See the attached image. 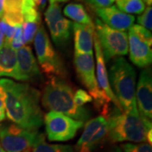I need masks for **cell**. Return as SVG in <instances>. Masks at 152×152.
Instances as JSON below:
<instances>
[{
	"label": "cell",
	"mask_w": 152,
	"mask_h": 152,
	"mask_svg": "<svg viewBox=\"0 0 152 152\" xmlns=\"http://www.w3.org/2000/svg\"><path fill=\"white\" fill-rule=\"evenodd\" d=\"M0 97L5 116L12 124L26 129L38 130L43 124L41 92L29 84L0 79Z\"/></svg>",
	"instance_id": "6da1fadb"
},
{
	"label": "cell",
	"mask_w": 152,
	"mask_h": 152,
	"mask_svg": "<svg viewBox=\"0 0 152 152\" xmlns=\"http://www.w3.org/2000/svg\"><path fill=\"white\" fill-rule=\"evenodd\" d=\"M74 89L67 82L58 78L51 79L44 87L41 102L44 108L68 116L73 119L85 123L91 113L85 107H78L74 102Z\"/></svg>",
	"instance_id": "7a4b0ae2"
},
{
	"label": "cell",
	"mask_w": 152,
	"mask_h": 152,
	"mask_svg": "<svg viewBox=\"0 0 152 152\" xmlns=\"http://www.w3.org/2000/svg\"><path fill=\"white\" fill-rule=\"evenodd\" d=\"M109 83L125 113H139L135 99L136 73L127 60L116 58L109 69Z\"/></svg>",
	"instance_id": "3957f363"
},
{
	"label": "cell",
	"mask_w": 152,
	"mask_h": 152,
	"mask_svg": "<svg viewBox=\"0 0 152 152\" xmlns=\"http://www.w3.org/2000/svg\"><path fill=\"white\" fill-rule=\"evenodd\" d=\"M109 140L113 143H147L152 125L147 124L139 113H125L118 109L107 118Z\"/></svg>",
	"instance_id": "277c9868"
},
{
	"label": "cell",
	"mask_w": 152,
	"mask_h": 152,
	"mask_svg": "<svg viewBox=\"0 0 152 152\" xmlns=\"http://www.w3.org/2000/svg\"><path fill=\"white\" fill-rule=\"evenodd\" d=\"M74 65L79 80L89 91L90 96L95 101L96 107L102 112V116L107 118L109 115L108 105L111 101L98 86L96 77L95 75V62L93 53H75Z\"/></svg>",
	"instance_id": "5b68a950"
},
{
	"label": "cell",
	"mask_w": 152,
	"mask_h": 152,
	"mask_svg": "<svg viewBox=\"0 0 152 152\" xmlns=\"http://www.w3.org/2000/svg\"><path fill=\"white\" fill-rule=\"evenodd\" d=\"M34 48L37 58V64L41 70L49 79L64 77L65 68L57 54L48 35L44 26L41 24L34 37Z\"/></svg>",
	"instance_id": "8992f818"
},
{
	"label": "cell",
	"mask_w": 152,
	"mask_h": 152,
	"mask_svg": "<svg viewBox=\"0 0 152 152\" xmlns=\"http://www.w3.org/2000/svg\"><path fill=\"white\" fill-rule=\"evenodd\" d=\"M95 30L105 62L128 54V34L108 27L99 19L96 20Z\"/></svg>",
	"instance_id": "52a82bcc"
},
{
	"label": "cell",
	"mask_w": 152,
	"mask_h": 152,
	"mask_svg": "<svg viewBox=\"0 0 152 152\" xmlns=\"http://www.w3.org/2000/svg\"><path fill=\"white\" fill-rule=\"evenodd\" d=\"M41 134L15 124L0 125V145L5 152H24L31 149Z\"/></svg>",
	"instance_id": "ba28073f"
},
{
	"label": "cell",
	"mask_w": 152,
	"mask_h": 152,
	"mask_svg": "<svg viewBox=\"0 0 152 152\" xmlns=\"http://www.w3.org/2000/svg\"><path fill=\"white\" fill-rule=\"evenodd\" d=\"M47 136L50 141L65 142L75 137L84 126L81 121L73 119L64 114L49 112L43 117Z\"/></svg>",
	"instance_id": "9c48e42d"
},
{
	"label": "cell",
	"mask_w": 152,
	"mask_h": 152,
	"mask_svg": "<svg viewBox=\"0 0 152 152\" xmlns=\"http://www.w3.org/2000/svg\"><path fill=\"white\" fill-rule=\"evenodd\" d=\"M107 120L103 116L88 120L80 138L76 143L77 152H93L107 137Z\"/></svg>",
	"instance_id": "30bf717a"
},
{
	"label": "cell",
	"mask_w": 152,
	"mask_h": 152,
	"mask_svg": "<svg viewBox=\"0 0 152 152\" xmlns=\"http://www.w3.org/2000/svg\"><path fill=\"white\" fill-rule=\"evenodd\" d=\"M45 20L56 45L63 46L70 37L72 22L63 15L58 4H52L45 12Z\"/></svg>",
	"instance_id": "8fae6325"
},
{
	"label": "cell",
	"mask_w": 152,
	"mask_h": 152,
	"mask_svg": "<svg viewBox=\"0 0 152 152\" xmlns=\"http://www.w3.org/2000/svg\"><path fill=\"white\" fill-rule=\"evenodd\" d=\"M136 105L140 118L147 124L152 125V75L151 68L140 73L135 92Z\"/></svg>",
	"instance_id": "7c38bea8"
},
{
	"label": "cell",
	"mask_w": 152,
	"mask_h": 152,
	"mask_svg": "<svg viewBox=\"0 0 152 152\" xmlns=\"http://www.w3.org/2000/svg\"><path fill=\"white\" fill-rule=\"evenodd\" d=\"M18 81H30L41 76L37 62L30 46H24L16 51Z\"/></svg>",
	"instance_id": "4fadbf2b"
},
{
	"label": "cell",
	"mask_w": 152,
	"mask_h": 152,
	"mask_svg": "<svg viewBox=\"0 0 152 152\" xmlns=\"http://www.w3.org/2000/svg\"><path fill=\"white\" fill-rule=\"evenodd\" d=\"M96 14L106 26L120 31L129 30L135 20L134 15L126 14L114 5L96 10Z\"/></svg>",
	"instance_id": "5bb4252c"
},
{
	"label": "cell",
	"mask_w": 152,
	"mask_h": 152,
	"mask_svg": "<svg viewBox=\"0 0 152 152\" xmlns=\"http://www.w3.org/2000/svg\"><path fill=\"white\" fill-rule=\"evenodd\" d=\"M129 52L131 62L140 68H148L151 64V45L137 37L130 30L128 37Z\"/></svg>",
	"instance_id": "9a60e30c"
},
{
	"label": "cell",
	"mask_w": 152,
	"mask_h": 152,
	"mask_svg": "<svg viewBox=\"0 0 152 152\" xmlns=\"http://www.w3.org/2000/svg\"><path fill=\"white\" fill-rule=\"evenodd\" d=\"M94 45H95V51H96V81L100 90H102L107 97L110 99L111 102H113L117 108L122 112V109L119 103L117 100L116 96H114L113 92L112 91V88L110 86L108 79V74L107 71L106 62L104 60L103 54L101 49V46L99 44L96 35H94Z\"/></svg>",
	"instance_id": "2e32d148"
},
{
	"label": "cell",
	"mask_w": 152,
	"mask_h": 152,
	"mask_svg": "<svg viewBox=\"0 0 152 152\" xmlns=\"http://www.w3.org/2000/svg\"><path fill=\"white\" fill-rule=\"evenodd\" d=\"M72 26L75 38V53H93L95 25L86 26L78 23H74Z\"/></svg>",
	"instance_id": "e0dca14e"
},
{
	"label": "cell",
	"mask_w": 152,
	"mask_h": 152,
	"mask_svg": "<svg viewBox=\"0 0 152 152\" xmlns=\"http://www.w3.org/2000/svg\"><path fill=\"white\" fill-rule=\"evenodd\" d=\"M0 77L18 78L16 51L7 44L0 49Z\"/></svg>",
	"instance_id": "ac0fdd59"
},
{
	"label": "cell",
	"mask_w": 152,
	"mask_h": 152,
	"mask_svg": "<svg viewBox=\"0 0 152 152\" xmlns=\"http://www.w3.org/2000/svg\"><path fill=\"white\" fill-rule=\"evenodd\" d=\"M21 4L22 0H4V15L2 19L6 24L14 26L23 24Z\"/></svg>",
	"instance_id": "d6986e66"
},
{
	"label": "cell",
	"mask_w": 152,
	"mask_h": 152,
	"mask_svg": "<svg viewBox=\"0 0 152 152\" xmlns=\"http://www.w3.org/2000/svg\"><path fill=\"white\" fill-rule=\"evenodd\" d=\"M64 15L73 20L75 23L86 25V26H92L94 25L91 18L88 15L85 7L81 4L71 3L65 6L64 10Z\"/></svg>",
	"instance_id": "ffe728a7"
},
{
	"label": "cell",
	"mask_w": 152,
	"mask_h": 152,
	"mask_svg": "<svg viewBox=\"0 0 152 152\" xmlns=\"http://www.w3.org/2000/svg\"><path fill=\"white\" fill-rule=\"evenodd\" d=\"M21 15L23 22L41 24V13L36 0H22Z\"/></svg>",
	"instance_id": "44dd1931"
},
{
	"label": "cell",
	"mask_w": 152,
	"mask_h": 152,
	"mask_svg": "<svg viewBox=\"0 0 152 152\" xmlns=\"http://www.w3.org/2000/svg\"><path fill=\"white\" fill-rule=\"evenodd\" d=\"M31 152H75V151L69 145L48 144L45 140L43 134H41L37 141L31 147Z\"/></svg>",
	"instance_id": "7402d4cb"
},
{
	"label": "cell",
	"mask_w": 152,
	"mask_h": 152,
	"mask_svg": "<svg viewBox=\"0 0 152 152\" xmlns=\"http://www.w3.org/2000/svg\"><path fill=\"white\" fill-rule=\"evenodd\" d=\"M117 7L126 14H142L146 5L143 0H115Z\"/></svg>",
	"instance_id": "603a6c76"
},
{
	"label": "cell",
	"mask_w": 152,
	"mask_h": 152,
	"mask_svg": "<svg viewBox=\"0 0 152 152\" xmlns=\"http://www.w3.org/2000/svg\"><path fill=\"white\" fill-rule=\"evenodd\" d=\"M41 24L38 23H30V22H23V37L25 43L31 44L34 40L36 33Z\"/></svg>",
	"instance_id": "cb8c5ba5"
},
{
	"label": "cell",
	"mask_w": 152,
	"mask_h": 152,
	"mask_svg": "<svg viewBox=\"0 0 152 152\" xmlns=\"http://www.w3.org/2000/svg\"><path fill=\"white\" fill-rule=\"evenodd\" d=\"M121 147L124 152H152L151 145L146 142L140 144L126 143L123 144Z\"/></svg>",
	"instance_id": "d4e9b609"
},
{
	"label": "cell",
	"mask_w": 152,
	"mask_h": 152,
	"mask_svg": "<svg viewBox=\"0 0 152 152\" xmlns=\"http://www.w3.org/2000/svg\"><path fill=\"white\" fill-rule=\"evenodd\" d=\"M139 26L145 28L148 31L152 29V8L151 6H147L145 10L137 19Z\"/></svg>",
	"instance_id": "484cf974"
},
{
	"label": "cell",
	"mask_w": 152,
	"mask_h": 152,
	"mask_svg": "<svg viewBox=\"0 0 152 152\" xmlns=\"http://www.w3.org/2000/svg\"><path fill=\"white\" fill-rule=\"evenodd\" d=\"M25 44L26 43L24 42V37H23V27H22V25H19L15 28V35L13 37V39L11 41L10 46L14 50L17 51V50L23 48L25 46Z\"/></svg>",
	"instance_id": "4316f807"
},
{
	"label": "cell",
	"mask_w": 152,
	"mask_h": 152,
	"mask_svg": "<svg viewBox=\"0 0 152 152\" xmlns=\"http://www.w3.org/2000/svg\"><path fill=\"white\" fill-rule=\"evenodd\" d=\"M93 101L92 97L90 96V94L82 90H77L76 92L75 93V96H74V102L75 105L78 107H84V106L86 104L89 103V102H91Z\"/></svg>",
	"instance_id": "83f0119b"
},
{
	"label": "cell",
	"mask_w": 152,
	"mask_h": 152,
	"mask_svg": "<svg viewBox=\"0 0 152 152\" xmlns=\"http://www.w3.org/2000/svg\"><path fill=\"white\" fill-rule=\"evenodd\" d=\"M132 32H134L137 37L144 40L145 42H146L147 43L152 45V36L151 32L150 31L146 30L145 28L142 27L139 25H133L130 28H129Z\"/></svg>",
	"instance_id": "f1b7e54d"
},
{
	"label": "cell",
	"mask_w": 152,
	"mask_h": 152,
	"mask_svg": "<svg viewBox=\"0 0 152 152\" xmlns=\"http://www.w3.org/2000/svg\"><path fill=\"white\" fill-rule=\"evenodd\" d=\"M83 1L95 10L112 6L115 2V0H83Z\"/></svg>",
	"instance_id": "f546056e"
},
{
	"label": "cell",
	"mask_w": 152,
	"mask_h": 152,
	"mask_svg": "<svg viewBox=\"0 0 152 152\" xmlns=\"http://www.w3.org/2000/svg\"><path fill=\"white\" fill-rule=\"evenodd\" d=\"M6 118L5 116V111H4V103L2 102V99L0 97V123L3 122Z\"/></svg>",
	"instance_id": "4dcf8cb0"
},
{
	"label": "cell",
	"mask_w": 152,
	"mask_h": 152,
	"mask_svg": "<svg viewBox=\"0 0 152 152\" xmlns=\"http://www.w3.org/2000/svg\"><path fill=\"white\" fill-rule=\"evenodd\" d=\"M38 6H39V9L40 10H43L45 9V7L47 5V2L48 0H36Z\"/></svg>",
	"instance_id": "1f68e13d"
},
{
	"label": "cell",
	"mask_w": 152,
	"mask_h": 152,
	"mask_svg": "<svg viewBox=\"0 0 152 152\" xmlns=\"http://www.w3.org/2000/svg\"><path fill=\"white\" fill-rule=\"evenodd\" d=\"M107 152H124L122 150L121 146H113L112 147L110 150H108Z\"/></svg>",
	"instance_id": "d6a6232c"
},
{
	"label": "cell",
	"mask_w": 152,
	"mask_h": 152,
	"mask_svg": "<svg viewBox=\"0 0 152 152\" xmlns=\"http://www.w3.org/2000/svg\"><path fill=\"white\" fill-rule=\"evenodd\" d=\"M4 0H0V20L4 15Z\"/></svg>",
	"instance_id": "836d02e7"
},
{
	"label": "cell",
	"mask_w": 152,
	"mask_h": 152,
	"mask_svg": "<svg viewBox=\"0 0 152 152\" xmlns=\"http://www.w3.org/2000/svg\"><path fill=\"white\" fill-rule=\"evenodd\" d=\"M69 0H49L50 4H58V3H64V2H67Z\"/></svg>",
	"instance_id": "e575fe53"
},
{
	"label": "cell",
	"mask_w": 152,
	"mask_h": 152,
	"mask_svg": "<svg viewBox=\"0 0 152 152\" xmlns=\"http://www.w3.org/2000/svg\"><path fill=\"white\" fill-rule=\"evenodd\" d=\"M143 1L145 2V5H147V6H151L152 0H143Z\"/></svg>",
	"instance_id": "d590c367"
},
{
	"label": "cell",
	"mask_w": 152,
	"mask_h": 152,
	"mask_svg": "<svg viewBox=\"0 0 152 152\" xmlns=\"http://www.w3.org/2000/svg\"><path fill=\"white\" fill-rule=\"evenodd\" d=\"M0 152H5L4 151V149L2 148V146H1V145H0Z\"/></svg>",
	"instance_id": "8d00e7d4"
},
{
	"label": "cell",
	"mask_w": 152,
	"mask_h": 152,
	"mask_svg": "<svg viewBox=\"0 0 152 152\" xmlns=\"http://www.w3.org/2000/svg\"><path fill=\"white\" fill-rule=\"evenodd\" d=\"M24 152H30L29 151H24Z\"/></svg>",
	"instance_id": "74e56055"
}]
</instances>
